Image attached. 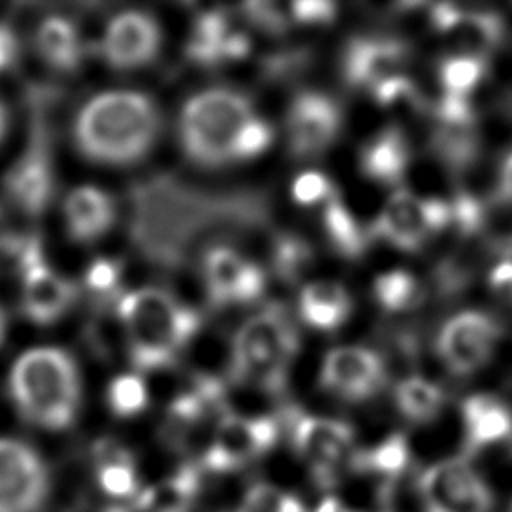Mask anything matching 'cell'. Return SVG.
Listing matches in <instances>:
<instances>
[{
    "mask_svg": "<svg viewBox=\"0 0 512 512\" xmlns=\"http://www.w3.org/2000/svg\"><path fill=\"white\" fill-rule=\"evenodd\" d=\"M148 404V392L140 376L120 374L108 386V406L120 418L140 414Z\"/></svg>",
    "mask_w": 512,
    "mask_h": 512,
    "instance_id": "obj_37",
    "label": "cell"
},
{
    "mask_svg": "<svg viewBox=\"0 0 512 512\" xmlns=\"http://www.w3.org/2000/svg\"><path fill=\"white\" fill-rule=\"evenodd\" d=\"M442 34L454 38L460 46V54H470L484 58L492 52L502 40V22L494 14L484 12H462L454 6L448 26Z\"/></svg>",
    "mask_w": 512,
    "mask_h": 512,
    "instance_id": "obj_26",
    "label": "cell"
},
{
    "mask_svg": "<svg viewBox=\"0 0 512 512\" xmlns=\"http://www.w3.org/2000/svg\"><path fill=\"white\" fill-rule=\"evenodd\" d=\"M500 340L498 322L478 310L452 316L440 330L438 354L444 364L460 376L480 370L494 354Z\"/></svg>",
    "mask_w": 512,
    "mask_h": 512,
    "instance_id": "obj_10",
    "label": "cell"
},
{
    "mask_svg": "<svg viewBox=\"0 0 512 512\" xmlns=\"http://www.w3.org/2000/svg\"><path fill=\"white\" fill-rule=\"evenodd\" d=\"M64 220L74 242H96L116 220L114 198L96 186H78L64 200Z\"/></svg>",
    "mask_w": 512,
    "mask_h": 512,
    "instance_id": "obj_19",
    "label": "cell"
},
{
    "mask_svg": "<svg viewBox=\"0 0 512 512\" xmlns=\"http://www.w3.org/2000/svg\"><path fill=\"white\" fill-rule=\"evenodd\" d=\"M272 138H274V132L270 124L252 116L242 126V130L238 132L232 144V160H244V158H254L262 154L272 144Z\"/></svg>",
    "mask_w": 512,
    "mask_h": 512,
    "instance_id": "obj_38",
    "label": "cell"
},
{
    "mask_svg": "<svg viewBox=\"0 0 512 512\" xmlns=\"http://www.w3.org/2000/svg\"><path fill=\"white\" fill-rule=\"evenodd\" d=\"M314 512H358V510L348 508L342 500H338V498H334V496H326V498L318 504V508H316Z\"/></svg>",
    "mask_w": 512,
    "mask_h": 512,
    "instance_id": "obj_46",
    "label": "cell"
},
{
    "mask_svg": "<svg viewBox=\"0 0 512 512\" xmlns=\"http://www.w3.org/2000/svg\"><path fill=\"white\" fill-rule=\"evenodd\" d=\"M244 14L248 20H252L262 30L280 34L286 28V18L280 14V10L270 2H252L244 6Z\"/></svg>",
    "mask_w": 512,
    "mask_h": 512,
    "instance_id": "obj_41",
    "label": "cell"
},
{
    "mask_svg": "<svg viewBox=\"0 0 512 512\" xmlns=\"http://www.w3.org/2000/svg\"><path fill=\"white\" fill-rule=\"evenodd\" d=\"M374 234L402 250L420 248L432 234L426 198L422 200L408 190L394 192L374 222Z\"/></svg>",
    "mask_w": 512,
    "mask_h": 512,
    "instance_id": "obj_18",
    "label": "cell"
},
{
    "mask_svg": "<svg viewBox=\"0 0 512 512\" xmlns=\"http://www.w3.org/2000/svg\"><path fill=\"white\" fill-rule=\"evenodd\" d=\"M338 104L318 92H304L294 98L286 116L288 148L294 156H316L324 152L340 132Z\"/></svg>",
    "mask_w": 512,
    "mask_h": 512,
    "instance_id": "obj_13",
    "label": "cell"
},
{
    "mask_svg": "<svg viewBox=\"0 0 512 512\" xmlns=\"http://www.w3.org/2000/svg\"><path fill=\"white\" fill-rule=\"evenodd\" d=\"M96 480L100 490L112 498H136L140 494L134 456L122 444L112 440H100L94 446Z\"/></svg>",
    "mask_w": 512,
    "mask_h": 512,
    "instance_id": "obj_23",
    "label": "cell"
},
{
    "mask_svg": "<svg viewBox=\"0 0 512 512\" xmlns=\"http://www.w3.org/2000/svg\"><path fill=\"white\" fill-rule=\"evenodd\" d=\"M120 274H122V266L118 260L96 258L88 264L84 272V286L96 296H106L116 292L120 284Z\"/></svg>",
    "mask_w": 512,
    "mask_h": 512,
    "instance_id": "obj_39",
    "label": "cell"
},
{
    "mask_svg": "<svg viewBox=\"0 0 512 512\" xmlns=\"http://www.w3.org/2000/svg\"><path fill=\"white\" fill-rule=\"evenodd\" d=\"M276 440L278 422L274 418L226 414L218 420L202 464L212 472H232L268 452Z\"/></svg>",
    "mask_w": 512,
    "mask_h": 512,
    "instance_id": "obj_7",
    "label": "cell"
},
{
    "mask_svg": "<svg viewBox=\"0 0 512 512\" xmlns=\"http://www.w3.org/2000/svg\"><path fill=\"white\" fill-rule=\"evenodd\" d=\"M500 194L512 204V150L506 154L500 168Z\"/></svg>",
    "mask_w": 512,
    "mask_h": 512,
    "instance_id": "obj_45",
    "label": "cell"
},
{
    "mask_svg": "<svg viewBox=\"0 0 512 512\" xmlns=\"http://www.w3.org/2000/svg\"><path fill=\"white\" fill-rule=\"evenodd\" d=\"M396 404L404 418L412 422H428L440 412L444 394L430 380L422 376H410L398 384Z\"/></svg>",
    "mask_w": 512,
    "mask_h": 512,
    "instance_id": "obj_28",
    "label": "cell"
},
{
    "mask_svg": "<svg viewBox=\"0 0 512 512\" xmlns=\"http://www.w3.org/2000/svg\"><path fill=\"white\" fill-rule=\"evenodd\" d=\"M432 146L440 160H444L452 170H460L472 162L478 148L474 126L440 124L434 134Z\"/></svg>",
    "mask_w": 512,
    "mask_h": 512,
    "instance_id": "obj_33",
    "label": "cell"
},
{
    "mask_svg": "<svg viewBox=\"0 0 512 512\" xmlns=\"http://www.w3.org/2000/svg\"><path fill=\"white\" fill-rule=\"evenodd\" d=\"M232 32L230 20L222 12L202 14L192 28L188 42V56L198 64L222 62V48Z\"/></svg>",
    "mask_w": 512,
    "mask_h": 512,
    "instance_id": "obj_27",
    "label": "cell"
},
{
    "mask_svg": "<svg viewBox=\"0 0 512 512\" xmlns=\"http://www.w3.org/2000/svg\"><path fill=\"white\" fill-rule=\"evenodd\" d=\"M40 58L58 72H74L82 60V40L76 26L62 16H48L36 30Z\"/></svg>",
    "mask_w": 512,
    "mask_h": 512,
    "instance_id": "obj_25",
    "label": "cell"
},
{
    "mask_svg": "<svg viewBox=\"0 0 512 512\" xmlns=\"http://www.w3.org/2000/svg\"><path fill=\"white\" fill-rule=\"evenodd\" d=\"M118 316L130 360L138 370L172 364L200 326L192 308L160 288H140L120 298Z\"/></svg>",
    "mask_w": 512,
    "mask_h": 512,
    "instance_id": "obj_3",
    "label": "cell"
},
{
    "mask_svg": "<svg viewBox=\"0 0 512 512\" xmlns=\"http://www.w3.org/2000/svg\"><path fill=\"white\" fill-rule=\"evenodd\" d=\"M290 10H292V18L304 24H326L336 14V6L332 2H318V0L294 2Z\"/></svg>",
    "mask_w": 512,
    "mask_h": 512,
    "instance_id": "obj_42",
    "label": "cell"
},
{
    "mask_svg": "<svg viewBox=\"0 0 512 512\" xmlns=\"http://www.w3.org/2000/svg\"><path fill=\"white\" fill-rule=\"evenodd\" d=\"M410 462L408 440L402 434H392L384 438L370 450H362L352 456V466L362 472H374L386 478L398 476L406 470Z\"/></svg>",
    "mask_w": 512,
    "mask_h": 512,
    "instance_id": "obj_29",
    "label": "cell"
},
{
    "mask_svg": "<svg viewBox=\"0 0 512 512\" xmlns=\"http://www.w3.org/2000/svg\"><path fill=\"white\" fill-rule=\"evenodd\" d=\"M410 164V148L400 128L390 126L376 134L360 152L362 172L384 184L398 182Z\"/></svg>",
    "mask_w": 512,
    "mask_h": 512,
    "instance_id": "obj_21",
    "label": "cell"
},
{
    "mask_svg": "<svg viewBox=\"0 0 512 512\" xmlns=\"http://www.w3.org/2000/svg\"><path fill=\"white\" fill-rule=\"evenodd\" d=\"M4 234V216H2V212H0V236Z\"/></svg>",
    "mask_w": 512,
    "mask_h": 512,
    "instance_id": "obj_49",
    "label": "cell"
},
{
    "mask_svg": "<svg viewBox=\"0 0 512 512\" xmlns=\"http://www.w3.org/2000/svg\"><path fill=\"white\" fill-rule=\"evenodd\" d=\"M410 50L396 38H354L342 56L344 78L352 86L374 90L378 84L402 76Z\"/></svg>",
    "mask_w": 512,
    "mask_h": 512,
    "instance_id": "obj_16",
    "label": "cell"
},
{
    "mask_svg": "<svg viewBox=\"0 0 512 512\" xmlns=\"http://www.w3.org/2000/svg\"><path fill=\"white\" fill-rule=\"evenodd\" d=\"M292 442L320 484H330L340 468L352 462V428L334 418L302 416L294 422Z\"/></svg>",
    "mask_w": 512,
    "mask_h": 512,
    "instance_id": "obj_11",
    "label": "cell"
},
{
    "mask_svg": "<svg viewBox=\"0 0 512 512\" xmlns=\"http://www.w3.org/2000/svg\"><path fill=\"white\" fill-rule=\"evenodd\" d=\"M376 102L396 114H404V116H412V114H420L424 110V98L418 90V86L406 78V76H396L390 78L382 84H378L372 90Z\"/></svg>",
    "mask_w": 512,
    "mask_h": 512,
    "instance_id": "obj_34",
    "label": "cell"
},
{
    "mask_svg": "<svg viewBox=\"0 0 512 512\" xmlns=\"http://www.w3.org/2000/svg\"><path fill=\"white\" fill-rule=\"evenodd\" d=\"M324 230L334 246V250L346 258H358L364 252L366 236L356 224L354 216L346 210V206L334 196L324 206Z\"/></svg>",
    "mask_w": 512,
    "mask_h": 512,
    "instance_id": "obj_30",
    "label": "cell"
},
{
    "mask_svg": "<svg viewBox=\"0 0 512 512\" xmlns=\"http://www.w3.org/2000/svg\"><path fill=\"white\" fill-rule=\"evenodd\" d=\"M8 388L22 418L46 428L64 430L80 408V372L74 358L54 346L26 350L10 370Z\"/></svg>",
    "mask_w": 512,
    "mask_h": 512,
    "instance_id": "obj_2",
    "label": "cell"
},
{
    "mask_svg": "<svg viewBox=\"0 0 512 512\" xmlns=\"http://www.w3.org/2000/svg\"><path fill=\"white\" fill-rule=\"evenodd\" d=\"M510 512H512V502H510Z\"/></svg>",
    "mask_w": 512,
    "mask_h": 512,
    "instance_id": "obj_50",
    "label": "cell"
},
{
    "mask_svg": "<svg viewBox=\"0 0 512 512\" xmlns=\"http://www.w3.org/2000/svg\"><path fill=\"white\" fill-rule=\"evenodd\" d=\"M76 296V288L44 260L22 272L20 304L24 316L40 326L52 324L66 314Z\"/></svg>",
    "mask_w": 512,
    "mask_h": 512,
    "instance_id": "obj_17",
    "label": "cell"
},
{
    "mask_svg": "<svg viewBox=\"0 0 512 512\" xmlns=\"http://www.w3.org/2000/svg\"><path fill=\"white\" fill-rule=\"evenodd\" d=\"M374 298L382 308L390 312H402L422 300V288L410 272L392 270L376 278Z\"/></svg>",
    "mask_w": 512,
    "mask_h": 512,
    "instance_id": "obj_32",
    "label": "cell"
},
{
    "mask_svg": "<svg viewBox=\"0 0 512 512\" xmlns=\"http://www.w3.org/2000/svg\"><path fill=\"white\" fill-rule=\"evenodd\" d=\"M490 290L506 304H512V260L498 262L488 278Z\"/></svg>",
    "mask_w": 512,
    "mask_h": 512,
    "instance_id": "obj_44",
    "label": "cell"
},
{
    "mask_svg": "<svg viewBox=\"0 0 512 512\" xmlns=\"http://www.w3.org/2000/svg\"><path fill=\"white\" fill-rule=\"evenodd\" d=\"M6 132H8V110H6L4 102L0 100V142L4 140Z\"/></svg>",
    "mask_w": 512,
    "mask_h": 512,
    "instance_id": "obj_47",
    "label": "cell"
},
{
    "mask_svg": "<svg viewBox=\"0 0 512 512\" xmlns=\"http://www.w3.org/2000/svg\"><path fill=\"white\" fill-rule=\"evenodd\" d=\"M424 512H490L494 494L462 458L430 464L418 480Z\"/></svg>",
    "mask_w": 512,
    "mask_h": 512,
    "instance_id": "obj_6",
    "label": "cell"
},
{
    "mask_svg": "<svg viewBox=\"0 0 512 512\" xmlns=\"http://www.w3.org/2000/svg\"><path fill=\"white\" fill-rule=\"evenodd\" d=\"M352 310V300L344 286L336 282H312L300 292L302 320L318 330H336Z\"/></svg>",
    "mask_w": 512,
    "mask_h": 512,
    "instance_id": "obj_24",
    "label": "cell"
},
{
    "mask_svg": "<svg viewBox=\"0 0 512 512\" xmlns=\"http://www.w3.org/2000/svg\"><path fill=\"white\" fill-rule=\"evenodd\" d=\"M48 494V468L38 452L0 438V512H36Z\"/></svg>",
    "mask_w": 512,
    "mask_h": 512,
    "instance_id": "obj_9",
    "label": "cell"
},
{
    "mask_svg": "<svg viewBox=\"0 0 512 512\" xmlns=\"http://www.w3.org/2000/svg\"><path fill=\"white\" fill-rule=\"evenodd\" d=\"M298 350V336L280 308L248 318L234 336L232 372L240 382L266 392H282L288 366Z\"/></svg>",
    "mask_w": 512,
    "mask_h": 512,
    "instance_id": "obj_5",
    "label": "cell"
},
{
    "mask_svg": "<svg viewBox=\"0 0 512 512\" xmlns=\"http://www.w3.org/2000/svg\"><path fill=\"white\" fill-rule=\"evenodd\" d=\"M54 192V170L48 138L40 118L32 124L26 152L4 176V194L8 204L28 218L44 214Z\"/></svg>",
    "mask_w": 512,
    "mask_h": 512,
    "instance_id": "obj_8",
    "label": "cell"
},
{
    "mask_svg": "<svg viewBox=\"0 0 512 512\" xmlns=\"http://www.w3.org/2000/svg\"><path fill=\"white\" fill-rule=\"evenodd\" d=\"M204 280L214 304H250L264 292V272L228 246H216L204 256Z\"/></svg>",
    "mask_w": 512,
    "mask_h": 512,
    "instance_id": "obj_14",
    "label": "cell"
},
{
    "mask_svg": "<svg viewBox=\"0 0 512 512\" xmlns=\"http://www.w3.org/2000/svg\"><path fill=\"white\" fill-rule=\"evenodd\" d=\"M6 338V316H4V310L0 308V344L4 342Z\"/></svg>",
    "mask_w": 512,
    "mask_h": 512,
    "instance_id": "obj_48",
    "label": "cell"
},
{
    "mask_svg": "<svg viewBox=\"0 0 512 512\" xmlns=\"http://www.w3.org/2000/svg\"><path fill=\"white\" fill-rule=\"evenodd\" d=\"M292 198L302 206H312L318 202H328L334 198L330 180L314 170L302 172L292 184Z\"/></svg>",
    "mask_w": 512,
    "mask_h": 512,
    "instance_id": "obj_40",
    "label": "cell"
},
{
    "mask_svg": "<svg viewBox=\"0 0 512 512\" xmlns=\"http://www.w3.org/2000/svg\"><path fill=\"white\" fill-rule=\"evenodd\" d=\"M384 382L386 366L382 358L362 346L334 348L322 362L320 384L344 400H366L374 396Z\"/></svg>",
    "mask_w": 512,
    "mask_h": 512,
    "instance_id": "obj_12",
    "label": "cell"
},
{
    "mask_svg": "<svg viewBox=\"0 0 512 512\" xmlns=\"http://www.w3.org/2000/svg\"><path fill=\"white\" fill-rule=\"evenodd\" d=\"M252 118L250 100L230 88H210L192 96L180 114V142L188 158L200 166L232 160V144Z\"/></svg>",
    "mask_w": 512,
    "mask_h": 512,
    "instance_id": "obj_4",
    "label": "cell"
},
{
    "mask_svg": "<svg viewBox=\"0 0 512 512\" xmlns=\"http://www.w3.org/2000/svg\"><path fill=\"white\" fill-rule=\"evenodd\" d=\"M160 50V28L144 12L128 10L114 16L102 38V54L116 70L140 68L156 58Z\"/></svg>",
    "mask_w": 512,
    "mask_h": 512,
    "instance_id": "obj_15",
    "label": "cell"
},
{
    "mask_svg": "<svg viewBox=\"0 0 512 512\" xmlns=\"http://www.w3.org/2000/svg\"><path fill=\"white\" fill-rule=\"evenodd\" d=\"M486 74V60L470 54H454L440 62L438 76L444 86V94L464 96L468 98L470 92L482 82Z\"/></svg>",
    "mask_w": 512,
    "mask_h": 512,
    "instance_id": "obj_31",
    "label": "cell"
},
{
    "mask_svg": "<svg viewBox=\"0 0 512 512\" xmlns=\"http://www.w3.org/2000/svg\"><path fill=\"white\" fill-rule=\"evenodd\" d=\"M160 132L152 98L134 90H110L90 98L74 118L78 152L98 164L124 166L142 158Z\"/></svg>",
    "mask_w": 512,
    "mask_h": 512,
    "instance_id": "obj_1",
    "label": "cell"
},
{
    "mask_svg": "<svg viewBox=\"0 0 512 512\" xmlns=\"http://www.w3.org/2000/svg\"><path fill=\"white\" fill-rule=\"evenodd\" d=\"M200 490L198 468L192 464L180 466L172 476L152 484L134 498L138 512H192Z\"/></svg>",
    "mask_w": 512,
    "mask_h": 512,
    "instance_id": "obj_22",
    "label": "cell"
},
{
    "mask_svg": "<svg viewBox=\"0 0 512 512\" xmlns=\"http://www.w3.org/2000/svg\"><path fill=\"white\" fill-rule=\"evenodd\" d=\"M312 260V248L308 242L300 236L286 234L278 236L274 242V252H272V264L278 276H282L288 282H294L302 276V272L308 268Z\"/></svg>",
    "mask_w": 512,
    "mask_h": 512,
    "instance_id": "obj_36",
    "label": "cell"
},
{
    "mask_svg": "<svg viewBox=\"0 0 512 512\" xmlns=\"http://www.w3.org/2000/svg\"><path fill=\"white\" fill-rule=\"evenodd\" d=\"M20 60V38L12 26L0 22V74L12 70Z\"/></svg>",
    "mask_w": 512,
    "mask_h": 512,
    "instance_id": "obj_43",
    "label": "cell"
},
{
    "mask_svg": "<svg viewBox=\"0 0 512 512\" xmlns=\"http://www.w3.org/2000/svg\"><path fill=\"white\" fill-rule=\"evenodd\" d=\"M466 448L480 450L502 442L512 434V412L490 394H474L462 404Z\"/></svg>",
    "mask_w": 512,
    "mask_h": 512,
    "instance_id": "obj_20",
    "label": "cell"
},
{
    "mask_svg": "<svg viewBox=\"0 0 512 512\" xmlns=\"http://www.w3.org/2000/svg\"><path fill=\"white\" fill-rule=\"evenodd\" d=\"M236 512H306V508L296 494L260 482L244 492Z\"/></svg>",
    "mask_w": 512,
    "mask_h": 512,
    "instance_id": "obj_35",
    "label": "cell"
}]
</instances>
